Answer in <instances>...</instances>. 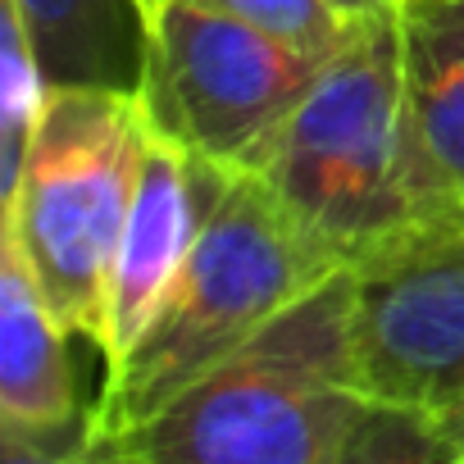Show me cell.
Wrapping results in <instances>:
<instances>
[{
  "instance_id": "cell-16",
  "label": "cell",
  "mask_w": 464,
  "mask_h": 464,
  "mask_svg": "<svg viewBox=\"0 0 464 464\" xmlns=\"http://www.w3.org/2000/svg\"><path fill=\"white\" fill-rule=\"evenodd\" d=\"M337 10H346V14H355V19H364V14H382V10H392L396 0H333Z\"/></svg>"
},
{
  "instance_id": "cell-2",
  "label": "cell",
  "mask_w": 464,
  "mask_h": 464,
  "mask_svg": "<svg viewBox=\"0 0 464 464\" xmlns=\"http://www.w3.org/2000/svg\"><path fill=\"white\" fill-rule=\"evenodd\" d=\"M246 173L265 178L346 269L459 209L410 132L396 5L360 19Z\"/></svg>"
},
{
  "instance_id": "cell-9",
  "label": "cell",
  "mask_w": 464,
  "mask_h": 464,
  "mask_svg": "<svg viewBox=\"0 0 464 464\" xmlns=\"http://www.w3.org/2000/svg\"><path fill=\"white\" fill-rule=\"evenodd\" d=\"M396 28L410 132L441 191L464 205V0H396Z\"/></svg>"
},
{
  "instance_id": "cell-14",
  "label": "cell",
  "mask_w": 464,
  "mask_h": 464,
  "mask_svg": "<svg viewBox=\"0 0 464 464\" xmlns=\"http://www.w3.org/2000/svg\"><path fill=\"white\" fill-rule=\"evenodd\" d=\"M0 464H101L87 437L73 441H42L0 428Z\"/></svg>"
},
{
  "instance_id": "cell-17",
  "label": "cell",
  "mask_w": 464,
  "mask_h": 464,
  "mask_svg": "<svg viewBox=\"0 0 464 464\" xmlns=\"http://www.w3.org/2000/svg\"><path fill=\"white\" fill-rule=\"evenodd\" d=\"M446 223H450V227H455V232H459V237H464V205H459V209H455V214H450V218H446Z\"/></svg>"
},
{
  "instance_id": "cell-4",
  "label": "cell",
  "mask_w": 464,
  "mask_h": 464,
  "mask_svg": "<svg viewBox=\"0 0 464 464\" xmlns=\"http://www.w3.org/2000/svg\"><path fill=\"white\" fill-rule=\"evenodd\" d=\"M146 137L150 119L137 92L55 87L19 187L0 209V232L19 242L60 328L101 355L110 333V278Z\"/></svg>"
},
{
  "instance_id": "cell-3",
  "label": "cell",
  "mask_w": 464,
  "mask_h": 464,
  "mask_svg": "<svg viewBox=\"0 0 464 464\" xmlns=\"http://www.w3.org/2000/svg\"><path fill=\"white\" fill-rule=\"evenodd\" d=\"M342 269L346 265L265 178L237 169L227 196L205 218L169 301L141 342L105 369L101 396L87 410V441L119 437L150 419Z\"/></svg>"
},
{
  "instance_id": "cell-6",
  "label": "cell",
  "mask_w": 464,
  "mask_h": 464,
  "mask_svg": "<svg viewBox=\"0 0 464 464\" xmlns=\"http://www.w3.org/2000/svg\"><path fill=\"white\" fill-rule=\"evenodd\" d=\"M369 401L437 414L464 401V237L441 218L351 265Z\"/></svg>"
},
{
  "instance_id": "cell-11",
  "label": "cell",
  "mask_w": 464,
  "mask_h": 464,
  "mask_svg": "<svg viewBox=\"0 0 464 464\" xmlns=\"http://www.w3.org/2000/svg\"><path fill=\"white\" fill-rule=\"evenodd\" d=\"M51 78L14 0H0V200L19 187L24 160L51 105Z\"/></svg>"
},
{
  "instance_id": "cell-15",
  "label": "cell",
  "mask_w": 464,
  "mask_h": 464,
  "mask_svg": "<svg viewBox=\"0 0 464 464\" xmlns=\"http://www.w3.org/2000/svg\"><path fill=\"white\" fill-rule=\"evenodd\" d=\"M432 423L441 428V437L450 441V450H455V455H459V464H464V401H455V405L437 410V414H432Z\"/></svg>"
},
{
  "instance_id": "cell-7",
  "label": "cell",
  "mask_w": 464,
  "mask_h": 464,
  "mask_svg": "<svg viewBox=\"0 0 464 464\" xmlns=\"http://www.w3.org/2000/svg\"><path fill=\"white\" fill-rule=\"evenodd\" d=\"M232 173L237 169L214 164L150 128L110 278V333L101 355L105 369H114L141 342V333L169 301L205 218L232 187Z\"/></svg>"
},
{
  "instance_id": "cell-10",
  "label": "cell",
  "mask_w": 464,
  "mask_h": 464,
  "mask_svg": "<svg viewBox=\"0 0 464 464\" xmlns=\"http://www.w3.org/2000/svg\"><path fill=\"white\" fill-rule=\"evenodd\" d=\"M51 87L141 92V5L137 0H14Z\"/></svg>"
},
{
  "instance_id": "cell-8",
  "label": "cell",
  "mask_w": 464,
  "mask_h": 464,
  "mask_svg": "<svg viewBox=\"0 0 464 464\" xmlns=\"http://www.w3.org/2000/svg\"><path fill=\"white\" fill-rule=\"evenodd\" d=\"M64 337L19 242L0 232V428L42 441L87 437Z\"/></svg>"
},
{
  "instance_id": "cell-12",
  "label": "cell",
  "mask_w": 464,
  "mask_h": 464,
  "mask_svg": "<svg viewBox=\"0 0 464 464\" xmlns=\"http://www.w3.org/2000/svg\"><path fill=\"white\" fill-rule=\"evenodd\" d=\"M333 464H459L432 414L405 405H369Z\"/></svg>"
},
{
  "instance_id": "cell-1",
  "label": "cell",
  "mask_w": 464,
  "mask_h": 464,
  "mask_svg": "<svg viewBox=\"0 0 464 464\" xmlns=\"http://www.w3.org/2000/svg\"><path fill=\"white\" fill-rule=\"evenodd\" d=\"M369 405L355 283L342 269L150 419L92 450L101 464H333Z\"/></svg>"
},
{
  "instance_id": "cell-13",
  "label": "cell",
  "mask_w": 464,
  "mask_h": 464,
  "mask_svg": "<svg viewBox=\"0 0 464 464\" xmlns=\"http://www.w3.org/2000/svg\"><path fill=\"white\" fill-rule=\"evenodd\" d=\"M196 5L232 14V19H246L256 28H269V33H278V37H287V42L314 51V55H333L360 28V19L337 10L333 0H196Z\"/></svg>"
},
{
  "instance_id": "cell-5",
  "label": "cell",
  "mask_w": 464,
  "mask_h": 464,
  "mask_svg": "<svg viewBox=\"0 0 464 464\" xmlns=\"http://www.w3.org/2000/svg\"><path fill=\"white\" fill-rule=\"evenodd\" d=\"M137 5L146 33L137 96L150 128L227 169H246L260 155L328 60L196 0Z\"/></svg>"
}]
</instances>
